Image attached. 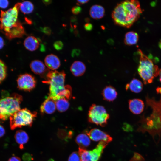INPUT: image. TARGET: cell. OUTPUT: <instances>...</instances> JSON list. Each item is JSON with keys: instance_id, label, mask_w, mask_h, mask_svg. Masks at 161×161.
Instances as JSON below:
<instances>
[{"instance_id": "6da1fadb", "label": "cell", "mask_w": 161, "mask_h": 161, "mask_svg": "<svg viewBox=\"0 0 161 161\" xmlns=\"http://www.w3.org/2000/svg\"><path fill=\"white\" fill-rule=\"evenodd\" d=\"M142 13L138 1L126 0L116 6L112 16L116 24L129 28L138 20Z\"/></svg>"}, {"instance_id": "7a4b0ae2", "label": "cell", "mask_w": 161, "mask_h": 161, "mask_svg": "<svg viewBox=\"0 0 161 161\" xmlns=\"http://www.w3.org/2000/svg\"><path fill=\"white\" fill-rule=\"evenodd\" d=\"M20 4L18 3L6 11H1L0 29L9 40L21 37L25 34L23 27L18 20Z\"/></svg>"}, {"instance_id": "3957f363", "label": "cell", "mask_w": 161, "mask_h": 161, "mask_svg": "<svg viewBox=\"0 0 161 161\" xmlns=\"http://www.w3.org/2000/svg\"><path fill=\"white\" fill-rule=\"evenodd\" d=\"M66 74L64 71H49L43 82L49 85V96L54 101L65 98L68 100L72 96V89L70 86L65 85Z\"/></svg>"}, {"instance_id": "277c9868", "label": "cell", "mask_w": 161, "mask_h": 161, "mask_svg": "<svg viewBox=\"0 0 161 161\" xmlns=\"http://www.w3.org/2000/svg\"><path fill=\"white\" fill-rule=\"evenodd\" d=\"M137 53L140 56L138 73L145 84L151 83L154 77L159 74L160 69L157 66L154 65L152 60L145 55L140 49H138Z\"/></svg>"}, {"instance_id": "5b68a950", "label": "cell", "mask_w": 161, "mask_h": 161, "mask_svg": "<svg viewBox=\"0 0 161 161\" xmlns=\"http://www.w3.org/2000/svg\"><path fill=\"white\" fill-rule=\"evenodd\" d=\"M22 100V97L17 93L13 94L10 96L0 99V120H6L19 110Z\"/></svg>"}, {"instance_id": "8992f818", "label": "cell", "mask_w": 161, "mask_h": 161, "mask_svg": "<svg viewBox=\"0 0 161 161\" xmlns=\"http://www.w3.org/2000/svg\"><path fill=\"white\" fill-rule=\"evenodd\" d=\"M37 115V112H31L26 108L20 109L9 118L11 129L14 130L24 126H32Z\"/></svg>"}, {"instance_id": "52a82bcc", "label": "cell", "mask_w": 161, "mask_h": 161, "mask_svg": "<svg viewBox=\"0 0 161 161\" xmlns=\"http://www.w3.org/2000/svg\"><path fill=\"white\" fill-rule=\"evenodd\" d=\"M153 114L146 118L142 119L137 131L143 133L148 132L154 140L157 137L160 140L161 137V115Z\"/></svg>"}, {"instance_id": "ba28073f", "label": "cell", "mask_w": 161, "mask_h": 161, "mask_svg": "<svg viewBox=\"0 0 161 161\" xmlns=\"http://www.w3.org/2000/svg\"><path fill=\"white\" fill-rule=\"evenodd\" d=\"M109 115L103 106L92 104L90 107L88 112V121L101 126L107 124Z\"/></svg>"}, {"instance_id": "9c48e42d", "label": "cell", "mask_w": 161, "mask_h": 161, "mask_svg": "<svg viewBox=\"0 0 161 161\" xmlns=\"http://www.w3.org/2000/svg\"><path fill=\"white\" fill-rule=\"evenodd\" d=\"M107 145L104 142H100L96 148L91 151L79 148L78 153L81 161H97Z\"/></svg>"}, {"instance_id": "30bf717a", "label": "cell", "mask_w": 161, "mask_h": 161, "mask_svg": "<svg viewBox=\"0 0 161 161\" xmlns=\"http://www.w3.org/2000/svg\"><path fill=\"white\" fill-rule=\"evenodd\" d=\"M18 88L21 90L30 92L36 86V80L32 75L25 73L20 75L17 80Z\"/></svg>"}, {"instance_id": "8fae6325", "label": "cell", "mask_w": 161, "mask_h": 161, "mask_svg": "<svg viewBox=\"0 0 161 161\" xmlns=\"http://www.w3.org/2000/svg\"><path fill=\"white\" fill-rule=\"evenodd\" d=\"M91 139L95 141H103L108 143L112 140V138L109 134L97 128L86 131Z\"/></svg>"}, {"instance_id": "7c38bea8", "label": "cell", "mask_w": 161, "mask_h": 161, "mask_svg": "<svg viewBox=\"0 0 161 161\" xmlns=\"http://www.w3.org/2000/svg\"><path fill=\"white\" fill-rule=\"evenodd\" d=\"M30 67L34 73L41 76H44L45 78L47 73L49 71L46 68L44 64L41 61L38 60L32 61L30 64Z\"/></svg>"}, {"instance_id": "4fadbf2b", "label": "cell", "mask_w": 161, "mask_h": 161, "mask_svg": "<svg viewBox=\"0 0 161 161\" xmlns=\"http://www.w3.org/2000/svg\"><path fill=\"white\" fill-rule=\"evenodd\" d=\"M56 109L55 101L49 96L42 103L40 111L43 114H51L55 112Z\"/></svg>"}, {"instance_id": "5bb4252c", "label": "cell", "mask_w": 161, "mask_h": 161, "mask_svg": "<svg viewBox=\"0 0 161 161\" xmlns=\"http://www.w3.org/2000/svg\"><path fill=\"white\" fill-rule=\"evenodd\" d=\"M129 107L133 114H139L143 110L144 105L143 102L139 99H133L129 100Z\"/></svg>"}, {"instance_id": "9a60e30c", "label": "cell", "mask_w": 161, "mask_h": 161, "mask_svg": "<svg viewBox=\"0 0 161 161\" xmlns=\"http://www.w3.org/2000/svg\"><path fill=\"white\" fill-rule=\"evenodd\" d=\"M46 66L49 69L55 71L60 66V61L58 57L55 55L50 54L47 55L44 59Z\"/></svg>"}, {"instance_id": "2e32d148", "label": "cell", "mask_w": 161, "mask_h": 161, "mask_svg": "<svg viewBox=\"0 0 161 161\" xmlns=\"http://www.w3.org/2000/svg\"><path fill=\"white\" fill-rule=\"evenodd\" d=\"M102 94L104 100L111 102L113 101L116 99L117 93L114 87L109 85L106 86L103 89Z\"/></svg>"}, {"instance_id": "e0dca14e", "label": "cell", "mask_w": 161, "mask_h": 161, "mask_svg": "<svg viewBox=\"0 0 161 161\" xmlns=\"http://www.w3.org/2000/svg\"><path fill=\"white\" fill-rule=\"evenodd\" d=\"M70 70L74 76L79 77L82 75L84 73L86 67L83 62L80 61H75L71 65Z\"/></svg>"}, {"instance_id": "ac0fdd59", "label": "cell", "mask_w": 161, "mask_h": 161, "mask_svg": "<svg viewBox=\"0 0 161 161\" xmlns=\"http://www.w3.org/2000/svg\"><path fill=\"white\" fill-rule=\"evenodd\" d=\"M24 45L27 50L33 51L37 49L39 46V42L34 36H28L24 42Z\"/></svg>"}, {"instance_id": "d6986e66", "label": "cell", "mask_w": 161, "mask_h": 161, "mask_svg": "<svg viewBox=\"0 0 161 161\" xmlns=\"http://www.w3.org/2000/svg\"><path fill=\"white\" fill-rule=\"evenodd\" d=\"M105 12V9L103 6L95 4L90 7L89 14L91 17L94 19H100L103 17Z\"/></svg>"}, {"instance_id": "ffe728a7", "label": "cell", "mask_w": 161, "mask_h": 161, "mask_svg": "<svg viewBox=\"0 0 161 161\" xmlns=\"http://www.w3.org/2000/svg\"><path fill=\"white\" fill-rule=\"evenodd\" d=\"M14 138L16 142L20 145V148L21 149L24 148L23 145L26 144L29 139L27 134L22 130L16 131L14 135Z\"/></svg>"}, {"instance_id": "44dd1931", "label": "cell", "mask_w": 161, "mask_h": 161, "mask_svg": "<svg viewBox=\"0 0 161 161\" xmlns=\"http://www.w3.org/2000/svg\"><path fill=\"white\" fill-rule=\"evenodd\" d=\"M90 139L88 134L84 133L78 135L76 137L75 141L79 146V148L85 149L89 145L91 142Z\"/></svg>"}, {"instance_id": "7402d4cb", "label": "cell", "mask_w": 161, "mask_h": 161, "mask_svg": "<svg viewBox=\"0 0 161 161\" xmlns=\"http://www.w3.org/2000/svg\"><path fill=\"white\" fill-rule=\"evenodd\" d=\"M143 86L140 81L137 79L133 78L126 85V90L129 89L133 92L139 93L142 90Z\"/></svg>"}, {"instance_id": "603a6c76", "label": "cell", "mask_w": 161, "mask_h": 161, "mask_svg": "<svg viewBox=\"0 0 161 161\" xmlns=\"http://www.w3.org/2000/svg\"><path fill=\"white\" fill-rule=\"evenodd\" d=\"M138 39L139 36L137 33L134 31H130L126 34L124 42L126 45H132L137 43Z\"/></svg>"}, {"instance_id": "cb8c5ba5", "label": "cell", "mask_w": 161, "mask_h": 161, "mask_svg": "<svg viewBox=\"0 0 161 161\" xmlns=\"http://www.w3.org/2000/svg\"><path fill=\"white\" fill-rule=\"evenodd\" d=\"M56 108L57 110L60 112L66 111L69 106L68 100L65 98H61L55 101Z\"/></svg>"}, {"instance_id": "d4e9b609", "label": "cell", "mask_w": 161, "mask_h": 161, "mask_svg": "<svg viewBox=\"0 0 161 161\" xmlns=\"http://www.w3.org/2000/svg\"><path fill=\"white\" fill-rule=\"evenodd\" d=\"M34 9L33 4L30 1H25L21 3L19 9L24 14L31 13L33 12Z\"/></svg>"}, {"instance_id": "484cf974", "label": "cell", "mask_w": 161, "mask_h": 161, "mask_svg": "<svg viewBox=\"0 0 161 161\" xmlns=\"http://www.w3.org/2000/svg\"><path fill=\"white\" fill-rule=\"evenodd\" d=\"M73 132L71 130L67 131L64 129H59L58 131L57 135L58 137L62 140L68 141L73 136Z\"/></svg>"}, {"instance_id": "4316f807", "label": "cell", "mask_w": 161, "mask_h": 161, "mask_svg": "<svg viewBox=\"0 0 161 161\" xmlns=\"http://www.w3.org/2000/svg\"><path fill=\"white\" fill-rule=\"evenodd\" d=\"M7 74V67L4 63L0 60V83L5 79Z\"/></svg>"}, {"instance_id": "83f0119b", "label": "cell", "mask_w": 161, "mask_h": 161, "mask_svg": "<svg viewBox=\"0 0 161 161\" xmlns=\"http://www.w3.org/2000/svg\"><path fill=\"white\" fill-rule=\"evenodd\" d=\"M68 161H81L79 153L77 152L72 153L69 156Z\"/></svg>"}, {"instance_id": "f1b7e54d", "label": "cell", "mask_w": 161, "mask_h": 161, "mask_svg": "<svg viewBox=\"0 0 161 161\" xmlns=\"http://www.w3.org/2000/svg\"><path fill=\"white\" fill-rule=\"evenodd\" d=\"M22 158L24 161H32L34 159L32 154L29 153H25L22 155Z\"/></svg>"}, {"instance_id": "f546056e", "label": "cell", "mask_w": 161, "mask_h": 161, "mask_svg": "<svg viewBox=\"0 0 161 161\" xmlns=\"http://www.w3.org/2000/svg\"><path fill=\"white\" fill-rule=\"evenodd\" d=\"M53 46L56 50H60L63 48V44L61 41H58L54 42Z\"/></svg>"}, {"instance_id": "4dcf8cb0", "label": "cell", "mask_w": 161, "mask_h": 161, "mask_svg": "<svg viewBox=\"0 0 161 161\" xmlns=\"http://www.w3.org/2000/svg\"><path fill=\"white\" fill-rule=\"evenodd\" d=\"M81 8L78 6H75L72 7L71 9L72 13L74 14H78L81 11Z\"/></svg>"}, {"instance_id": "1f68e13d", "label": "cell", "mask_w": 161, "mask_h": 161, "mask_svg": "<svg viewBox=\"0 0 161 161\" xmlns=\"http://www.w3.org/2000/svg\"><path fill=\"white\" fill-rule=\"evenodd\" d=\"M142 156L138 153H135L130 161H142Z\"/></svg>"}, {"instance_id": "d6a6232c", "label": "cell", "mask_w": 161, "mask_h": 161, "mask_svg": "<svg viewBox=\"0 0 161 161\" xmlns=\"http://www.w3.org/2000/svg\"><path fill=\"white\" fill-rule=\"evenodd\" d=\"M9 4V2L7 0H0V7L2 8H7Z\"/></svg>"}, {"instance_id": "836d02e7", "label": "cell", "mask_w": 161, "mask_h": 161, "mask_svg": "<svg viewBox=\"0 0 161 161\" xmlns=\"http://www.w3.org/2000/svg\"><path fill=\"white\" fill-rule=\"evenodd\" d=\"M42 31L45 34L49 35L51 33L50 29L48 27H45L42 29Z\"/></svg>"}, {"instance_id": "e575fe53", "label": "cell", "mask_w": 161, "mask_h": 161, "mask_svg": "<svg viewBox=\"0 0 161 161\" xmlns=\"http://www.w3.org/2000/svg\"><path fill=\"white\" fill-rule=\"evenodd\" d=\"M8 161H21V159L16 156H13L10 158Z\"/></svg>"}, {"instance_id": "d590c367", "label": "cell", "mask_w": 161, "mask_h": 161, "mask_svg": "<svg viewBox=\"0 0 161 161\" xmlns=\"http://www.w3.org/2000/svg\"><path fill=\"white\" fill-rule=\"evenodd\" d=\"M5 134V130L1 125L0 124V138L2 137Z\"/></svg>"}, {"instance_id": "8d00e7d4", "label": "cell", "mask_w": 161, "mask_h": 161, "mask_svg": "<svg viewBox=\"0 0 161 161\" xmlns=\"http://www.w3.org/2000/svg\"><path fill=\"white\" fill-rule=\"evenodd\" d=\"M92 28V24H91L87 23L85 25V28L87 30H91Z\"/></svg>"}, {"instance_id": "74e56055", "label": "cell", "mask_w": 161, "mask_h": 161, "mask_svg": "<svg viewBox=\"0 0 161 161\" xmlns=\"http://www.w3.org/2000/svg\"><path fill=\"white\" fill-rule=\"evenodd\" d=\"M4 45V42L3 38L0 36V49L3 48Z\"/></svg>"}, {"instance_id": "f35d334b", "label": "cell", "mask_w": 161, "mask_h": 161, "mask_svg": "<svg viewBox=\"0 0 161 161\" xmlns=\"http://www.w3.org/2000/svg\"><path fill=\"white\" fill-rule=\"evenodd\" d=\"M89 1V0H77V1L78 3L80 4H81L86 3Z\"/></svg>"}, {"instance_id": "ab89813d", "label": "cell", "mask_w": 161, "mask_h": 161, "mask_svg": "<svg viewBox=\"0 0 161 161\" xmlns=\"http://www.w3.org/2000/svg\"><path fill=\"white\" fill-rule=\"evenodd\" d=\"M43 3L46 5H48L51 3V0H44L43 1Z\"/></svg>"}, {"instance_id": "60d3db41", "label": "cell", "mask_w": 161, "mask_h": 161, "mask_svg": "<svg viewBox=\"0 0 161 161\" xmlns=\"http://www.w3.org/2000/svg\"><path fill=\"white\" fill-rule=\"evenodd\" d=\"M157 92V93L161 94V87H158L156 89Z\"/></svg>"}, {"instance_id": "b9f144b4", "label": "cell", "mask_w": 161, "mask_h": 161, "mask_svg": "<svg viewBox=\"0 0 161 161\" xmlns=\"http://www.w3.org/2000/svg\"><path fill=\"white\" fill-rule=\"evenodd\" d=\"M159 80L160 82L161 83V69H160V72H159Z\"/></svg>"}, {"instance_id": "7bdbcfd3", "label": "cell", "mask_w": 161, "mask_h": 161, "mask_svg": "<svg viewBox=\"0 0 161 161\" xmlns=\"http://www.w3.org/2000/svg\"><path fill=\"white\" fill-rule=\"evenodd\" d=\"M159 47L161 49V40L159 41L158 43Z\"/></svg>"}, {"instance_id": "ee69618b", "label": "cell", "mask_w": 161, "mask_h": 161, "mask_svg": "<svg viewBox=\"0 0 161 161\" xmlns=\"http://www.w3.org/2000/svg\"><path fill=\"white\" fill-rule=\"evenodd\" d=\"M48 161H55L52 158H51L49 159Z\"/></svg>"}]
</instances>
